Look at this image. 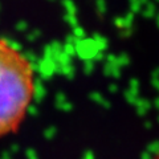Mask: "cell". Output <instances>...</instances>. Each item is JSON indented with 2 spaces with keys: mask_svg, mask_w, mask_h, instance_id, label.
Instances as JSON below:
<instances>
[{
  "mask_svg": "<svg viewBox=\"0 0 159 159\" xmlns=\"http://www.w3.org/2000/svg\"><path fill=\"white\" fill-rule=\"evenodd\" d=\"M34 97V70L21 51L0 39V138L16 133Z\"/></svg>",
  "mask_w": 159,
  "mask_h": 159,
  "instance_id": "1",
  "label": "cell"
},
{
  "mask_svg": "<svg viewBox=\"0 0 159 159\" xmlns=\"http://www.w3.org/2000/svg\"><path fill=\"white\" fill-rule=\"evenodd\" d=\"M155 159H159V152H158V155H157V158Z\"/></svg>",
  "mask_w": 159,
  "mask_h": 159,
  "instance_id": "2",
  "label": "cell"
}]
</instances>
